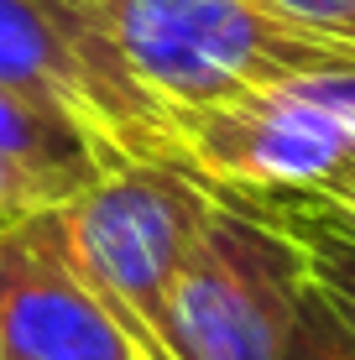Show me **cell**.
<instances>
[{
    "label": "cell",
    "instance_id": "cell-3",
    "mask_svg": "<svg viewBox=\"0 0 355 360\" xmlns=\"http://www.w3.org/2000/svg\"><path fill=\"white\" fill-rule=\"evenodd\" d=\"M0 89L68 110L120 167L146 162L199 178L173 115L136 84L89 0H0Z\"/></svg>",
    "mask_w": 355,
    "mask_h": 360
},
{
    "label": "cell",
    "instance_id": "cell-5",
    "mask_svg": "<svg viewBox=\"0 0 355 360\" xmlns=\"http://www.w3.org/2000/svg\"><path fill=\"white\" fill-rule=\"evenodd\" d=\"M173 126L209 193L324 188L355 162V120L324 94L319 79L188 110L173 115Z\"/></svg>",
    "mask_w": 355,
    "mask_h": 360
},
{
    "label": "cell",
    "instance_id": "cell-2",
    "mask_svg": "<svg viewBox=\"0 0 355 360\" xmlns=\"http://www.w3.org/2000/svg\"><path fill=\"white\" fill-rule=\"evenodd\" d=\"M209 204L214 193L199 178L146 162L105 172L58 204L73 266L84 271L89 292L105 303L136 360H173L167 303Z\"/></svg>",
    "mask_w": 355,
    "mask_h": 360
},
{
    "label": "cell",
    "instance_id": "cell-8",
    "mask_svg": "<svg viewBox=\"0 0 355 360\" xmlns=\"http://www.w3.org/2000/svg\"><path fill=\"white\" fill-rule=\"evenodd\" d=\"M283 360H355V334L329 314V303L314 292V282L298 297V319H292Z\"/></svg>",
    "mask_w": 355,
    "mask_h": 360
},
{
    "label": "cell",
    "instance_id": "cell-12",
    "mask_svg": "<svg viewBox=\"0 0 355 360\" xmlns=\"http://www.w3.org/2000/svg\"><path fill=\"white\" fill-rule=\"evenodd\" d=\"M319 84H324V94L355 120V73H329V79H319Z\"/></svg>",
    "mask_w": 355,
    "mask_h": 360
},
{
    "label": "cell",
    "instance_id": "cell-1",
    "mask_svg": "<svg viewBox=\"0 0 355 360\" xmlns=\"http://www.w3.org/2000/svg\"><path fill=\"white\" fill-rule=\"evenodd\" d=\"M89 11L167 115L355 73V53L288 21L266 0H89Z\"/></svg>",
    "mask_w": 355,
    "mask_h": 360
},
{
    "label": "cell",
    "instance_id": "cell-11",
    "mask_svg": "<svg viewBox=\"0 0 355 360\" xmlns=\"http://www.w3.org/2000/svg\"><path fill=\"white\" fill-rule=\"evenodd\" d=\"M314 193H324V198H329V204H335V209H340V214H345V219H350V225H355V162H350V167H340V172H335V178H329V183H324V188H314Z\"/></svg>",
    "mask_w": 355,
    "mask_h": 360
},
{
    "label": "cell",
    "instance_id": "cell-7",
    "mask_svg": "<svg viewBox=\"0 0 355 360\" xmlns=\"http://www.w3.org/2000/svg\"><path fill=\"white\" fill-rule=\"evenodd\" d=\"M225 198L266 214L272 225H283L298 240L314 292L355 334V225L350 219L314 188H256V193H225Z\"/></svg>",
    "mask_w": 355,
    "mask_h": 360
},
{
    "label": "cell",
    "instance_id": "cell-10",
    "mask_svg": "<svg viewBox=\"0 0 355 360\" xmlns=\"http://www.w3.org/2000/svg\"><path fill=\"white\" fill-rule=\"evenodd\" d=\"M37 209H58V204L37 188L27 172H16V167L0 162V230L16 225V219H27V214H37Z\"/></svg>",
    "mask_w": 355,
    "mask_h": 360
},
{
    "label": "cell",
    "instance_id": "cell-9",
    "mask_svg": "<svg viewBox=\"0 0 355 360\" xmlns=\"http://www.w3.org/2000/svg\"><path fill=\"white\" fill-rule=\"evenodd\" d=\"M266 6H277L288 21L309 27L324 42L355 53V0H266Z\"/></svg>",
    "mask_w": 355,
    "mask_h": 360
},
{
    "label": "cell",
    "instance_id": "cell-4",
    "mask_svg": "<svg viewBox=\"0 0 355 360\" xmlns=\"http://www.w3.org/2000/svg\"><path fill=\"white\" fill-rule=\"evenodd\" d=\"M303 288L309 271L298 240L214 193L167 303L173 360H283Z\"/></svg>",
    "mask_w": 355,
    "mask_h": 360
},
{
    "label": "cell",
    "instance_id": "cell-13",
    "mask_svg": "<svg viewBox=\"0 0 355 360\" xmlns=\"http://www.w3.org/2000/svg\"><path fill=\"white\" fill-rule=\"evenodd\" d=\"M0 360H27V355H16V350H6V345H0Z\"/></svg>",
    "mask_w": 355,
    "mask_h": 360
},
{
    "label": "cell",
    "instance_id": "cell-6",
    "mask_svg": "<svg viewBox=\"0 0 355 360\" xmlns=\"http://www.w3.org/2000/svg\"><path fill=\"white\" fill-rule=\"evenodd\" d=\"M0 345L27 360H136L73 266L58 209L0 230Z\"/></svg>",
    "mask_w": 355,
    "mask_h": 360
}]
</instances>
